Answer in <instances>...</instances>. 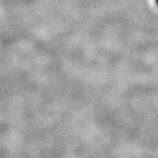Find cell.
<instances>
[{
	"label": "cell",
	"instance_id": "obj_1",
	"mask_svg": "<svg viewBox=\"0 0 158 158\" xmlns=\"http://www.w3.org/2000/svg\"><path fill=\"white\" fill-rule=\"evenodd\" d=\"M155 2H156V3L158 4V0H155Z\"/></svg>",
	"mask_w": 158,
	"mask_h": 158
}]
</instances>
